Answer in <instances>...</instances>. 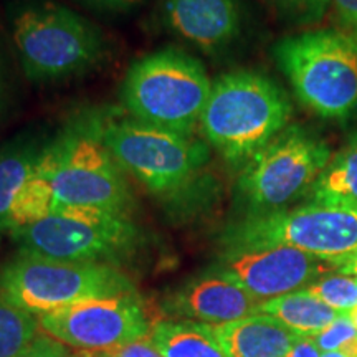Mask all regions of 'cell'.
<instances>
[{
  "mask_svg": "<svg viewBox=\"0 0 357 357\" xmlns=\"http://www.w3.org/2000/svg\"><path fill=\"white\" fill-rule=\"evenodd\" d=\"M38 169V167H37ZM56 200L47 178L42 177L38 171L25 182L15 200L10 212V231L25 229L35 222L43 220L55 213Z\"/></svg>",
  "mask_w": 357,
  "mask_h": 357,
  "instance_id": "cell-20",
  "label": "cell"
},
{
  "mask_svg": "<svg viewBox=\"0 0 357 357\" xmlns=\"http://www.w3.org/2000/svg\"><path fill=\"white\" fill-rule=\"evenodd\" d=\"M68 357H93L91 351H70Z\"/></svg>",
  "mask_w": 357,
  "mask_h": 357,
  "instance_id": "cell-31",
  "label": "cell"
},
{
  "mask_svg": "<svg viewBox=\"0 0 357 357\" xmlns=\"http://www.w3.org/2000/svg\"><path fill=\"white\" fill-rule=\"evenodd\" d=\"M102 139L118 166L166 204H184L197 190L211 151L194 134L149 126L137 119L105 118Z\"/></svg>",
  "mask_w": 357,
  "mask_h": 357,
  "instance_id": "cell-2",
  "label": "cell"
},
{
  "mask_svg": "<svg viewBox=\"0 0 357 357\" xmlns=\"http://www.w3.org/2000/svg\"><path fill=\"white\" fill-rule=\"evenodd\" d=\"M346 314H347V318H349L352 323H354V326L357 328V306L354 307V310H351V311H346Z\"/></svg>",
  "mask_w": 357,
  "mask_h": 357,
  "instance_id": "cell-32",
  "label": "cell"
},
{
  "mask_svg": "<svg viewBox=\"0 0 357 357\" xmlns=\"http://www.w3.org/2000/svg\"><path fill=\"white\" fill-rule=\"evenodd\" d=\"M293 106L265 73L235 70L212 83L200 118L205 141L230 164H247L288 128Z\"/></svg>",
  "mask_w": 357,
  "mask_h": 357,
  "instance_id": "cell-1",
  "label": "cell"
},
{
  "mask_svg": "<svg viewBox=\"0 0 357 357\" xmlns=\"http://www.w3.org/2000/svg\"><path fill=\"white\" fill-rule=\"evenodd\" d=\"M211 270L265 303L306 289L336 268L331 261L289 247H257L222 250Z\"/></svg>",
  "mask_w": 357,
  "mask_h": 357,
  "instance_id": "cell-12",
  "label": "cell"
},
{
  "mask_svg": "<svg viewBox=\"0 0 357 357\" xmlns=\"http://www.w3.org/2000/svg\"><path fill=\"white\" fill-rule=\"evenodd\" d=\"M40 329L78 351H105L149 336L151 328L137 293L83 301L38 316Z\"/></svg>",
  "mask_w": 357,
  "mask_h": 357,
  "instance_id": "cell-11",
  "label": "cell"
},
{
  "mask_svg": "<svg viewBox=\"0 0 357 357\" xmlns=\"http://www.w3.org/2000/svg\"><path fill=\"white\" fill-rule=\"evenodd\" d=\"M68 354L70 349L63 342L56 341L48 334L40 333L32 341V344L17 357H68Z\"/></svg>",
  "mask_w": 357,
  "mask_h": 357,
  "instance_id": "cell-26",
  "label": "cell"
},
{
  "mask_svg": "<svg viewBox=\"0 0 357 357\" xmlns=\"http://www.w3.org/2000/svg\"><path fill=\"white\" fill-rule=\"evenodd\" d=\"M162 15L172 32L205 53L229 47L242 24L236 0H162Z\"/></svg>",
  "mask_w": 357,
  "mask_h": 357,
  "instance_id": "cell-14",
  "label": "cell"
},
{
  "mask_svg": "<svg viewBox=\"0 0 357 357\" xmlns=\"http://www.w3.org/2000/svg\"><path fill=\"white\" fill-rule=\"evenodd\" d=\"M336 268L337 273L347 275V276H357V252L351 253V255L334 258V260H329Z\"/></svg>",
  "mask_w": 357,
  "mask_h": 357,
  "instance_id": "cell-30",
  "label": "cell"
},
{
  "mask_svg": "<svg viewBox=\"0 0 357 357\" xmlns=\"http://www.w3.org/2000/svg\"><path fill=\"white\" fill-rule=\"evenodd\" d=\"M93 357H162V354L154 346L151 336H146L105 351H93Z\"/></svg>",
  "mask_w": 357,
  "mask_h": 357,
  "instance_id": "cell-25",
  "label": "cell"
},
{
  "mask_svg": "<svg viewBox=\"0 0 357 357\" xmlns=\"http://www.w3.org/2000/svg\"><path fill=\"white\" fill-rule=\"evenodd\" d=\"M212 91L204 65L189 53L164 48L131 65L124 78L121 100L137 121L192 134Z\"/></svg>",
  "mask_w": 357,
  "mask_h": 357,
  "instance_id": "cell-5",
  "label": "cell"
},
{
  "mask_svg": "<svg viewBox=\"0 0 357 357\" xmlns=\"http://www.w3.org/2000/svg\"><path fill=\"white\" fill-rule=\"evenodd\" d=\"M220 242L223 250L289 247L329 261L357 252V208L310 202L245 215L222 231Z\"/></svg>",
  "mask_w": 357,
  "mask_h": 357,
  "instance_id": "cell-10",
  "label": "cell"
},
{
  "mask_svg": "<svg viewBox=\"0 0 357 357\" xmlns=\"http://www.w3.org/2000/svg\"><path fill=\"white\" fill-rule=\"evenodd\" d=\"M43 147L33 141H15L0 147V235L10 231L13 200L37 171Z\"/></svg>",
  "mask_w": 357,
  "mask_h": 357,
  "instance_id": "cell-19",
  "label": "cell"
},
{
  "mask_svg": "<svg viewBox=\"0 0 357 357\" xmlns=\"http://www.w3.org/2000/svg\"><path fill=\"white\" fill-rule=\"evenodd\" d=\"M321 357H349V356L342 354V352L334 351V352H323V354H321Z\"/></svg>",
  "mask_w": 357,
  "mask_h": 357,
  "instance_id": "cell-33",
  "label": "cell"
},
{
  "mask_svg": "<svg viewBox=\"0 0 357 357\" xmlns=\"http://www.w3.org/2000/svg\"><path fill=\"white\" fill-rule=\"evenodd\" d=\"M307 200L312 204L357 208V131L331 155Z\"/></svg>",
  "mask_w": 357,
  "mask_h": 357,
  "instance_id": "cell-17",
  "label": "cell"
},
{
  "mask_svg": "<svg viewBox=\"0 0 357 357\" xmlns=\"http://www.w3.org/2000/svg\"><path fill=\"white\" fill-rule=\"evenodd\" d=\"M212 326L227 357H287L301 337L263 312Z\"/></svg>",
  "mask_w": 357,
  "mask_h": 357,
  "instance_id": "cell-15",
  "label": "cell"
},
{
  "mask_svg": "<svg viewBox=\"0 0 357 357\" xmlns=\"http://www.w3.org/2000/svg\"><path fill=\"white\" fill-rule=\"evenodd\" d=\"M260 312L280 319L300 336H316L336 321L342 311L334 310L305 289L261 303Z\"/></svg>",
  "mask_w": 357,
  "mask_h": 357,
  "instance_id": "cell-18",
  "label": "cell"
},
{
  "mask_svg": "<svg viewBox=\"0 0 357 357\" xmlns=\"http://www.w3.org/2000/svg\"><path fill=\"white\" fill-rule=\"evenodd\" d=\"M37 171L50 184L56 207L131 212V190L102 139L101 118L75 123L43 146Z\"/></svg>",
  "mask_w": 357,
  "mask_h": 357,
  "instance_id": "cell-4",
  "label": "cell"
},
{
  "mask_svg": "<svg viewBox=\"0 0 357 357\" xmlns=\"http://www.w3.org/2000/svg\"><path fill=\"white\" fill-rule=\"evenodd\" d=\"M276 65L307 109L328 121L357 118V35L316 29L275 45Z\"/></svg>",
  "mask_w": 357,
  "mask_h": 357,
  "instance_id": "cell-3",
  "label": "cell"
},
{
  "mask_svg": "<svg viewBox=\"0 0 357 357\" xmlns=\"http://www.w3.org/2000/svg\"><path fill=\"white\" fill-rule=\"evenodd\" d=\"M162 357H227L213 326L190 319H166L149 333Z\"/></svg>",
  "mask_w": 357,
  "mask_h": 357,
  "instance_id": "cell-16",
  "label": "cell"
},
{
  "mask_svg": "<svg viewBox=\"0 0 357 357\" xmlns=\"http://www.w3.org/2000/svg\"><path fill=\"white\" fill-rule=\"evenodd\" d=\"M337 311H351L357 306V278L347 275H324L305 289Z\"/></svg>",
  "mask_w": 357,
  "mask_h": 357,
  "instance_id": "cell-22",
  "label": "cell"
},
{
  "mask_svg": "<svg viewBox=\"0 0 357 357\" xmlns=\"http://www.w3.org/2000/svg\"><path fill=\"white\" fill-rule=\"evenodd\" d=\"M321 354L323 352L316 346L314 339L310 336H301L296 344L293 346V349L288 352L287 357H321Z\"/></svg>",
  "mask_w": 357,
  "mask_h": 357,
  "instance_id": "cell-29",
  "label": "cell"
},
{
  "mask_svg": "<svg viewBox=\"0 0 357 357\" xmlns=\"http://www.w3.org/2000/svg\"><path fill=\"white\" fill-rule=\"evenodd\" d=\"M0 98H2V84H0Z\"/></svg>",
  "mask_w": 357,
  "mask_h": 357,
  "instance_id": "cell-34",
  "label": "cell"
},
{
  "mask_svg": "<svg viewBox=\"0 0 357 357\" xmlns=\"http://www.w3.org/2000/svg\"><path fill=\"white\" fill-rule=\"evenodd\" d=\"M312 339L321 352L337 351L349 357H357V328L346 312Z\"/></svg>",
  "mask_w": 357,
  "mask_h": 357,
  "instance_id": "cell-23",
  "label": "cell"
},
{
  "mask_svg": "<svg viewBox=\"0 0 357 357\" xmlns=\"http://www.w3.org/2000/svg\"><path fill=\"white\" fill-rule=\"evenodd\" d=\"M331 155V147L314 132L300 124L288 126L240 174L236 190L245 215L284 211L307 197Z\"/></svg>",
  "mask_w": 357,
  "mask_h": 357,
  "instance_id": "cell-8",
  "label": "cell"
},
{
  "mask_svg": "<svg viewBox=\"0 0 357 357\" xmlns=\"http://www.w3.org/2000/svg\"><path fill=\"white\" fill-rule=\"evenodd\" d=\"M331 6L346 32L357 35V0H331Z\"/></svg>",
  "mask_w": 357,
  "mask_h": 357,
  "instance_id": "cell-28",
  "label": "cell"
},
{
  "mask_svg": "<svg viewBox=\"0 0 357 357\" xmlns=\"http://www.w3.org/2000/svg\"><path fill=\"white\" fill-rule=\"evenodd\" d=\"M261 303L217 271L194 276L164 298L162 310L171 318L207 324H225L260 312Z\"/></svg>",
  "mask_w": 357,
  "mask_h": 357,
  "instance_id": "cell-13",
  "label": "cell"
},
{
  "mask_svg": "<svg viewBox=\"0 0 357 357\" xmlns=\"http://www.w3.org/2000/svg\"><path fill=\"white\" fill-rule=\"evenodd\" d=\"M38 318L0 296V357H17L38 336Z\"/></svg>",
  "mask_w": 357,
  "mask_h": 357,
  "instance_id": "cell-21",
  "label": "cell"
},
{
  "mask_svg": "<svg viewBox=\"0 0 357 357\" xmlns=\"http://www.w3.org/2000/svg\"><path fill=\"white\" fill-rule=\"evenodd\" d=\"M137 293L118 266L75 263L19 252L0 268V296L33 316L102 298Z\"/></svg>",
  "mask_w": 357,
  "mask_h": 357,
  "instance_id": "cell-7",
  "label": "cell"
},
{
  "mask_svg": "<svg viewBox=\"0 0 357 357\" xmlns=\"http://www.w3.org/2000/svg\"><path fill=\"white\" fill-rule=\"evenodd\" d=\"M271 7L288 19L300 22H312L323 17L331 0H266Z\"/></svg>",
  "mask_w": 357,
  "mask_h": 357,
  "instance_id": "cell-24",
  "label": "cell"
},
{
  "mask_svg": "<svg viewBox=\"0 0 357 357\" xmlns=\"http://www.w3.org/2000/svg\"><path fill=\"white\" fill-rule=\"evenodd\" d=\"M20 250L52 260L118 266L137 252L142 231L129 215L95 208L61 207L12 234Z\"/></svg>",
  "mask_w": 357,
  "mask_h": 357,
  "instance_id": "cell-9",
  "label": "cell"
},
{
  "mask_svg": "<svg viewBox=\"0 0 357 357\" xmlns=\"http://www.w3.org/2000/svg\"><path fill=\"white\" fill-rule=\"evenodd\" d=\"M12 40L25 75L33 82H56L83 73L106 50L96 25L50 0L20 6L12 19Z\"/></svg>",
  "mask_w": 357,
  "mask_h": 357,
  "instance_id": "cell-6",
  "label": "cell"
},
{
  "mask_svg": "<svg viewBox=\"0 0 357 357\" xmlns=\"http://www.w3.org/2000/svg\"><path fill=\"white\" fill-rule=\"evenodd\" d=\"M84 6L108 13H128L139 8L146 0H79Z\"/></svg>",
  "mask_w": 357,
  "mask_h": 357,
  "instance_id": "cell-27",
  "label": "cell"
}]
</instances>
